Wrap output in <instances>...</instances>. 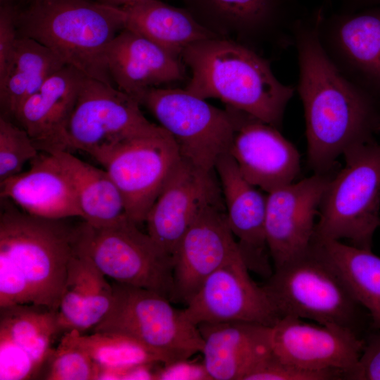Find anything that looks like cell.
I'll list each match as a JSON object with an SVG mask.
<instances>
[{
    "mask_svg": "<svg viewBox=\"0 0 380 380\" xmlns=\"http://www.w3.org/2000/svg\"><path fill=\"white\" fill-rule=\"evenodd\" d=\"M318 8L297 22L293 33L298 78L296 90L305 120L308 163L317 173L329 172L336 160L374 141L380 106L337 70L317 34Z\"/></svg>",
    "mask_w": 380,
    "mask_h": 380,
    "instance_id": "1",
    "label": "cell"
},
{
    "mask_svg": "<svg viewBox=\"0 0 380 380\" xmlns=\"http://www.w3.org/2000/svg\"><path fill=\"white\" fill-rule=\"evenodd\" d=\"M181 58L191 70L184 89L201 98L217 99L279 128L296 87L280 82L268 60L239 42L214 37L188 46Z\"/></svg>",
    "mask_w": 380,
    "mask_h": 380,
    "instance_id": "2",
    "label": "cell"
},
{
    "mask_svg": "<svg viewBox=\"0 0 380 380\" xmlns=\"http://www.w3.org/2000/svg\"><path fill=\"white\" fill-rule=\"evenodd\" d=\"M19 36L43 44L85 77L114 86L107 53L123 29L122 8L90 0H33L18 11Z\"/></svg>",
    "mask_w": 380,
    "mask_h": 380,
    "instance_id": "3",
    "label": "cell"
},
{
    "mask_svg": "<svg viewBox=\"0 0 380 380\" xmlns=\"http://www.w3.org/2000/svg\"><path fill=\"white\" fill-rule=\"evenodd\" d=\"M262 286L280 317L309 319L363 337L373 329L369 313L313 241L305 253L274 268Z\"/></svg>",
    "mask_w": 380,
    "mask_h": 380,
    "instance_id": "4",
    "label": "cell"
},
{
    "mask_svg": "<svg viewBox=\"0 0 380 380\" xmlns=\"http://www.w3.org/2000/svg\"><path fill=\"white\" fill-rule=\"evenodd\" d=\"M0 203V259L27 281L34 305L57 312L75 253V224L30 215L6 198Z\"/></svg>",
    "mask_w": 380,
    "mask_h": 380,
    "instance_id": "5",
    "label": "cell"
},
{
    "mask_svg": "<svg viewBox=\"0 0 380 380\" xmlns=\"http://www.w3.org/2000/svg\"><path fill=\"white\" fill-rule=\"evenodd\" d=\"M104 318L92 331L118 334L133 341L154 360L170 367L201 353L203 341L198 326L171 304L166 296L151 290L117 281Z\"/></svg>",
    "mask_w": 380,
    "mask_h": 380,
    "instance_id": "6",
    "label": "cell"
},
{
    "mask_svg": "<svg viewBox=\"0 0 380 380\" xmlns=\"http://www.w3.org/2000/svg\"><path fill=\"white\" fill-rule=\"evenodd\" d=\"M343 156L345 166L332 176L322 200L313 241L348 239L372 250L380 227V142L357 146Z\"/></svg>",
    "mask_w": 380,
    "mask_h": 380,
    "instance_id": "7",
    "label": "cell"
},
{
    "mask_svg": "<svg viewBox=\"0 0 380 380\" xmlns=\"http://www.w3.org/2000/svg\"><path fill=\"white\" fill-rule=\"evenodd\" d=\"M75 253L114 281L156 291L172 301V256L125 215L106 226L75 224Z\"/></svg>",
    "mask_w": 380,
    "mask_h": 380,
    "instance_id": "8",
    "label": "cell"
},
{
    "mask_svg": "<svg viewBox=\"0 0 380 380\" xmlns=\"http://www.w3.org/2000/svg\"><path fill=\"white\" fill-rule=\"evenodd\" d=\"M173 138L182 159L214 172L218 159L229 153L235 132L232 110L216 108L186 90L155 87L139 100Z\"/></svg>",
    "mask_w": 380,
    "mask_h": 380,
    "instance_id": "9",
    "label": "cell"
},
{
    "mask_svg": "<svg viewBox=\"0 0 380 380\" xmlns=\"http://www.w3.org/2000/svg\"><path fill=\"white\" fill-rule=\"evenodd\" d=\"M140 106L115 86L85 77L67 127L68 151L80 150L99 161L126 140L160 131Z\"/></svg>",
    "mask_w": 380,
    "mask_h": 380,
    "instance_id": "10",
    "label": "cell"
},
{
    "mask_svg": "<svg viewBox=\"0 0 380 380\" xmlns=\"http://www.w3.org/2000/svg\"><path fill=\"white\" fill-rule=\"evenodd\" d=\"M180 159L172 137L162 128L122 142L98 162L118 186L127 216L139 225Z\"/></svg>",
    "mask_w": 380,
    "mask_h": 380,
    "instance_id": "11",
    "label": "cell"
},
{
    "mask_svg": "<svg viewBox=\"0 0 380 380\" xmlns=\"http://www.w3.org/2000/svg\"><path fill=\"white\" fill-rule=\"evenodd\" d=\"M205 28L253 49L293 46L297 22L306 13L299 0H183Z\"/></svg>",
    "mask_w": 380,
    "mask_h": 380,
    "instance_id": "12",
    "label": "cell"
},
{
    "mask_svg": "<svg viewBox=\"0 0 380 380\" xmlns=\"http://www.w3.org/2000/svg\"><path fill=\"white\" fill-rule=\"evenodd\" d=\"M317 34L337 70L380 106V6L327 13L321 6Z\"/></svg>",
    "mask_w": 380,
    "mask_h": 380,
    "instance_id": "13",
    "label": "cell"
},
{
    "mask_svg": "<svg viewBox=\"0 0 380 380\" xmlns=\"http://www.w3.org/2000/svg\"><path fill=\"white\" fill-rule=\"evenodd\" d=\"M249 272L240 253L217 269L186 303L187 318L196 326L234 322L272 327L280 317Z\"/></svg>",
    "mask_w": 380,
    "mask_h": 380,
    "instance_id": "14",
    "label": "cell"
},
{
    "mask_svg": "<svg viewBox=\"0 0 380 380\" xmlns=\"http://www.w3.org/2000/svg\"><path fill=\"white\" fill-rule=\"evenodd\" d=\"M331 177L328 172H315L267 193L265 233L274 268L311 247L315 218Z\"/></svg>",
    "mask_w": 380,
    "mask_h": 380,
    "instance_id": "15",
    "label": "cell"
},
{
    "mask_svg": "<svg viewBox=\"0 0 380 380\" xmlns=\"http://www.w3.org/2000/svg\"><path fill=\"white\" fill-rule=\"evenodd\" d=\"M215 172L181 158L146 216L147 233L172 258L199 213L208 205L224 204Z\"/></svg>",
    "mask_w": 380,
    "mask_h": 380,
    "instance_id": "16",
    "label": "cell"
},
{
    "mask_svg": "<svg viewBox=\"0 0 380 380\" xmlns=\"http://www.w3.org/2000/svg\"><path fill=\"white\" fill-rule=\"evenodd\" d=\"M365 338L345 328L284 316L271 327L270 344L284 362L310 370H341L345 379L358 362Z\"/></svg>",
    "mask_w": 380,
    "mask_h": 380,
    "instance_id": "17",
    "label": "cell"
},
{
    "mask_svg": "<svg viewBox=\"0 0 380 380\" xmlns=\"http://www.w3.org/2000/svg\"><path fill=\"white\" fill-rule=\"evenodd\" d=\"M224 206L205 208L182 237L173 256L172 300L186 305L212 273L240 253Z\"/></svg>",
    "mask_w": 380,
    "mask_h": 380,
    "instance_id": "18",
    "label": "cell"
},
{
    "mask_svg": "<svg viewBox=\"0 0 380 380\" xmlns=\"http://www.w3.org/2000/svg\"><path fill=\"white\" fill-rule=\"evenodd\" d=\"M229 108L236 125L229 153L246 179L267 193L293 182L300 170L293 144L279 128Z\"/></svg>",
    "mask_w": 380,
    "mask_h": 380,
    "instance_id": "19",
    "label": "cell"
},
{
    "mask_svg": "<svg viewBox=\"0 0 380 380\" xmlns=\"http://www.w3.org/2000/svg\"><path fill=\"white\" fill-rule=\"evenodd\" d=\"M215 171L240 255L250 272L267 279L274 270L265 233L267 196L246 179L230 153L218 159Z\"/></svg>",
    "mask_w": 380,
    "mask_h": 380,
    "instance_id": "20",
    "label": "cell"
},
{
    "mask_svg": "<svg viewBox=\"0 0 380 380\" xmlns=\"http://www.w3.org/2000/svg\"><path fill=\"white\" fill-rule=\"evenodd\" d=\"M57 312L34 304L1 308L0 380L35 376L53 351Z\"/></svg>",
    "mask_w": 380,
    "mask_h": 380,
    "instance_id": "21",
    "label": "cell"
},
{
    "mask_svg": "<svg viewBox=\"0 0 380 380\" xmlns=\"http://www.w3.org/2000/svg\"><path fill=\"white\" fill-rule=\"evenodd\" d=\"M85 76L65 65L16 109L12 120L40 152L68 151L67 127Z\"/></svg>",
    "mask_w": 380,
    "mask_h": 380,
    "instance_id": "22",
    "label": "cell"
},
{
    "mask_svg": "<svg viewBox=\"0 0 380 380\" xmlns=\"http://www.w3.org/2000/svg\"><path fill=\"white\" fill-rule=\"evenodd\" d=\"M30 163L29 170L0 182V198L32 215L82 220L73 185L57 156L39 152Z\"/></svg>",
    "mask_w": 380,
    "mask_h": 380,
    "instance_id": "23",
    "label": "cell"
},
{
    "mask_svg": "<svg viewBox=\"0 0 380 380\" xmlns=\"http://www.w3.org/2000/svg\"><path fill=\"white\" fill-rule=\"evenodd\" d=\"M180 59L125 28L110 45L107 65L114 86L139 103L147 90L184 79Z\"/></svg>",
    "mask_w": 380,
    "mask_h": 380,
    "instance_id": "24",
    "label": "cell"
},
{
    "mask_svg": "<svg viewBox=\"0 0 380 380\" xmlns=\"http://www.w3.org/2000/svg\"><path fill=\"white\" fill-rule=\"evenodd\" d=\"M203 341L201 353L205 374L215 380H243L271 351V327L249 322L198 325Z\"/></svg>",
    "mask_w": 380,
    "mask_h": 380,
    "instance_id": "25",
    "label": "cell"
},
{
    "mask_svg": "<svg viewBox=\"0 0 380 380\" xmlns=\"http://www.w3.org/2000/svg\"><path fill=\"white\" fill-rule=\"evenodd\" d=\"M113 297V286L106 277L87 257L75 253L57 310L60 331H92L108 313Z\"/></svg>",
    "mask_w": 380,
    "mask_h": 380,
    "instance_id": "26",
    "label": "cell"
},
{
    "mask_svg": "<svg viewBox=\"0 0 380 380\" xmlns=\"http://www.w3.org/2000/svg\"><path fill=\"white\" fill-rule=\"evenodd\" d=\"M121 8L125 13V28L178 58L196 42L220 37L203 27L186 8L160 0H139Z\"/></svg>",
    "mask_w": 380,
    "mask_h": 380,
    "instance_id": "27",
    "label": "cell"
},
{
    "mask_svg": "<svg viewBox=\"0 0 380 380\" xmlns=\"http://www.w3.org/2000/svg\"><path fill=\"white\" fill-rule=\"evenodd\" d=\"M65 65L43 44L19 36L11 61L0 75L1 115L12 120L20 104Z\"/></svg>",
    "mask_w": 380,
    "mask_h": 380,
    "instance_id": "28",
    "label": "cell"
},
{
    "mask_svg": "<svg viewBox=\"0 0 380 380\" xmlns=\"http://www.w3.org/2000/svg\"><path fill=\"white\" fill-rule=\"evenodd\" d=\"M53 153L72 182L83 220L94 226H106L127 215L122 196L105 169L91 165L70 151Z\"/></svg>",
    "mask_w": 380,
    "mask_h": 380,
    "instance_id": "29",
    "label": "cell"
},
{
    "mask_svg": "<svg viewBox=\"0 0 380 380\" xmlns=\"http://www.w3.org/2000/svg\"><path fill=\"white\" fill-rule=\"evenodd\" d=\"M334 266L358 303L380 330V257L337 240L313 241Z\"/></svg>",
    "mask_w": 380,
    "mask_h": 380,
    "instance_id": "30",
    "label": "cell"
},
{
    "mask_svg": "<svg viewBox=\"0 0 380 380\" xmlns=\"http://www.w3.org/2000/svg\"><path fill=\"white\" fill-rule=\"evenodd\" d=\"M72 340L101 367L127 368L154 362L137 344L125 336L103 331H67Z\"/></svg>",
    "mask_w": 380,
    "mask_h": 380,
    "instance_id": "31",
    "label": "cell"
},
{
    "mask_svg": "<svg viewBox=\"0 0 380 380\" xmlns=\"http://www.w3.org/2000/svg\"><path fill=\"white\" fill-rule=\"evenodd\" d=\"M44 379L48 380H95L99 365L71 338L63 334L58 346L48 358Z\"/></svg>",
    "mask_w": 380,
    "mask_h": 380,
    "instance_id": "32",
    "label": "cell"
},
{
    "mask_svg": "<svg viewBox=\"0 0 380 380\" xmlns=\"http://www.w3.org/2000/svg\"><path fill=\"white\" fill-rule=\"evenodd\" d=\"M40 151L28 133L17 123L0 116V182L20 172Z\"/></svg>",
    "mask_w": 380,
    "mask_h": 380,
    "instance_id": "33",
    "label": "cell"
},
{
    "mask_svg": "<svg viewBox=\"0 0 380 380\" xmlns=\"http://www.w3.org/2000/svg\"><path fill=\"white\" fill-rule=\"evenodd\" d=\"M344 379L337 369L310 370L284 362L271 351L259 360L243 380H333Z\"/></svg>",
    "mask_w": 380,
    "mask_h": 380,
    "instance_id": "34",
    "label": "cell"
},
{
    "mask_svg": "<svg viewBox=\"0 0 380 380\" xmlns=\"http://www.w3.org/2000/svg\"><path fill=\"white\" fill-rule=\"evenodd\" d=\"M345 379L380 380V330L372 329L367 334L358 362Z\"/></svg>",
    "mask_w": 380,
    "mask_h": 380,
    "instance_id": "35",
    "label": "cell"
},
{
    "mask_svg": "<svg viewBox=\"0 0 380 380\" xmlns=\"http://www.w3.org/2000/svg\"><path fill=\"white\" fill-rule=\"evenodd\" d=\"M18 11L11 3L1 4L0 8V75L8 67L19 37Z\"/></svg>",
    "mask_w": 380,
    "mask_h": 380,
    "instance_id": "36",
    "label": "cell"
},
{
    "mask_svg": "<svg viewBox=\"0 0 380 380\" xmlns=\"http://www.w3.org/2000/svg\"><path fill=\"white\" fill-rule=\"evenodd\" d=\"M340 10L354 11L366 8L380 6V0H337Z\"/></svg>",
    "mask_w": 380,
    "mask_h": 380,
    "instance_id": "37",
    "label": "cell"
},
{
    "mask_svg": "<svg viewBox=\"0 0 380 380\" xmlns=\"http://www.w3.org/2000/svg\"><path fill=\"white\" fill-rule=\"evenodd\" d=\"M139 0H97V1L115 7H123Z\"/></svg>",
    "mask_w": 380,
    "mask_h": 380,
    "instance_id": "38",
    "label": "cell"
},
{
    "mask_svg": "<svg viewBox=\"0 0 380 380\" xmlns=\"http://www.w3.org/2000/svg\"><path fill=\"white\" fill-rule=\"evenodd\" d=\"M1 4L11 3V0H0Z\"/></svg>",
    "mask_w": 380,
    "mask_h": 380,
    "instance_id": "39",
    "label": "cell"
},
{
    "mask_svg": "<svg viewBox=\"0 0 380 380\" xmlns=\"http://www.w3.org/2000/svg\"><path fill=\"white\" fill-rule=\"evenodd\" d=\"M326 1H326L327 4H329L330 1H332V0H326Z\"/></svg>",
    "mask_w": 380,
    "mask_h": 380,
    "instance_id": "40",
    "label": "cell"
},
{
    "mask_svg": "<svg viewBox=\"0 0 380 380\" xmlns=\"http://www.w3.org/2000/svg\"><path fill=\"white\" fill-rule=\"evenodd\" d=\"M26 1H27V2L30 3V2H31V1H33V0H26Z\"/></svg>",
    "mask_w": 380,
    "mask_h": 380,
    "instance_id": "41",
    "label": "cell"
},
{
    "mask_svg": "<svg viewBox=\"0 0 380 380\" xmlns=\"http://www.w3.org/2000/svg\"><path fill=\"white\" fill-rule=\"evenodd\" d=\"M379 132H380V124H379Z\"/></svg>",
    "mask_w": 380,
    "mask_h": 380,
    "instance_id": "42",
    "label": "cell"
}]
</instances>
